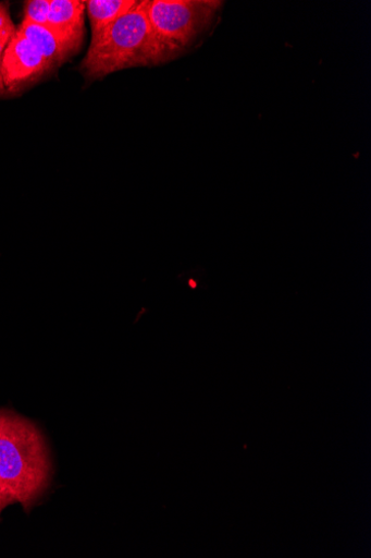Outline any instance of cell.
<instances>
[{
  "mask_svg": "<svg viewBox=\"0 0 371 558\" xmlns=\"http://www.w3.org/2000/svg\"><path fill=\"white\" fill-rule=\"evenodd\" d=\"M51 475L40 429L13 411L0 410V494L29 512L49 487Z\"/></svg>",
  "mask_w": 371,
  "mask_h": 558,
  "instance_id": "cell-1",
  "label": "cell"
},
{
  "mask_svg": "<svg viewBox=\"0 0 371 558\" xmlns=\"http://www.w3.org/2000/svg\"><path fill=\"white\" fill-rule=\"evenodd\" d=\"M162 64L147 16L146 0L92 37L82 71L88 80H100L133 68Z\"/></svg>",
  "mask_w": 371,
  "mask_h": 558,
  "instance_id": "cell-2",
  "label": "cell"
},
{
  "mask_svg": "<svg viewBox=\"0 0 371 558\" xmlns=\"http://www.w3.org/2000/svg\"><path fill=\"white\" fill-rule=\"evenodd\" d=\"M222 7L219 0H146L162 64L184 52L214 21Z\"/></svg>",
  "mask_w": 371,
  "mask_h": 558,
  "instance_id": "cell-3",
  "label": "cell"
},
{
  "mask_svg": "<svg viewBox=\"0 0 371 558\" xmlns=\"http://www.w3.org/2000/svg\"><path fill=\"white\" fill-rule=\"evenodd\" d=\"M54 70L17 29L0 62V94L17 95Z\"/></svg>",
  "mask_w": 371,
  "mask_h": 558,
  "instance_id": "cell-4",
  "label": "cell"
},
{
  "mask_svg": "<svg viewBox=\"0 0 371 558\" xmlns=\"http://www.w3.org/2000/svg\"><path fill=\"white\" fill-rule=\"evenodd\" d=\"M86 5L81 0H50L47 26L77 53L84 38Z\"/></svg>",
  "mask_w": 371,
  "mask_h": 558,
  "instance_id": "cell-5",
  "label": "cell"
},
{
  "mask_svg": "<svg viewBox=\"0 0 371 558\" xmlns=\"http://www.w3.org/2000/svg\"><path fill=\"white\" fill-rule=\"evenodd\" d=\"M17 29L30 41L52 69L62 66L76 54L75 50L48 26L22 23Z\"/></svg>",
  "mask_w": 371,
  "mask_h": 558,
  "instance_id": "cell-6",
  "label": "cell"
},
{
  "mask_svg": "<svg viewBox=\"0 0 371 558\" xmlns=\"http://www.w3.org/2000/svg\"><path fill=\"white\" fill-rule=\"evenodd\" d=\"M136 3V0H88L85 2L92 37L127 14Z\"/></svg>",
  "mask_w": 371,
  "mask_h": 558,
  "instance_id": "cell-7",
  "label": "cell"
},
{
  "mask_svg": "<svg viewBox=\"0 0 371 558\" xmlns=\"http://www.w3.org/2000/svg\"><path fill=\"white\" fill-rule=\"evenodd\" d=\"M50 11V0H29L24 9L23 23L47 26Z\"/></svg>",
  "mask_w": 371,
  "mask_h": 558,
  "instance_id": "cell-8",
  "label": "cell"
},
{
  "mask_svg": "<svg viewBox=\"0 0 371 558\" xmlns=\"http://www.w3.org/2000/svg\"><path fill=\"white\" fill-rule=\"evenodd\" d=\"M16 33L17 28L13 23L8 7L0 3V54H3Z\"/></svg>",
  "mask_w": 371,
  "mask_h": 558,
  "instance_id": "cell-9",
  "label": "cell"
},
{
  "mask_svg": "<svg viewBox=\"0 0 371 558\" xmlns=\"http://www.w3.org/2000/svg\"><path fill=\"white\" fill-rule=\"evenodd\" d=\"M10 505H13L11 500L8 498L0 496V518H2L3 511L9 507Z\"/></svg>",
  "mask_w": 371,
  "mask_h": 558,
  "instance_id": "cell-10",
  "label": "cell"
},
{
  "mask_svg": "<svg viewBox=\"0 0 371 558\" xmlns=\"http://www.w3.org/2000/svg\"><path fill=\"white\" fill-rule=\"evenodd\" d=\"M2 56H3V54H0V62H2Z\"/></svg>",
  "mask_w": 371,
  "mask_h": 558,
  "instance_id": "cell-11",
  "label": "cell"
},
{
  "mask_svg": "<svg viewBox=\"0 0 371 558\" xmlns=\"http://www.w3.org/2000/svg\"><path fill=\"white\" fill-rule=\"evenodd\" d=\"M0 496H3V495H2V494H0ZM3 497H5V496H3ZM5 498H7V497H5ZM8 499H9V498H8ZM9 500H10V499H9ZM11 502H12V501H11ZM12 504H13V502H12Z\"/></svg>",
  "mask_w": 371,
  "mask_h": 558,
  "instance_id": "cell-12",
  "label": "cell"
}]
</instances>
